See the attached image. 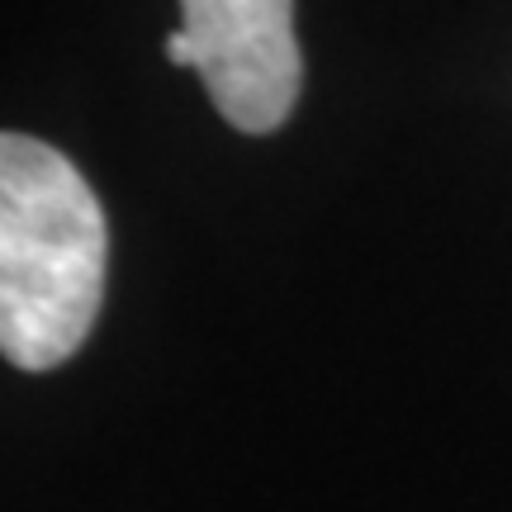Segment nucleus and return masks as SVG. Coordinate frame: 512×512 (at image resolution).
<instances>
[{
  "label": "nucleus",
  "instance_id": "nucleus-3",
  "mask_svg": "<svg viewBox=\"0 0 512 512\" xmlns=\"http://www.w3.org/2000/svg\"><path fill=\"white\" fill-rule=\"evenodd\" d=\"M166 57H171L176 67H190V72H195V43H190V34H185V29L166 34Z\"/></svg>",
  "mask_w": 512,
  "mask_h": 512
},
{
  "label": "nucleus",
  "instance_id": "nucleus-2",
  "mask_svg": "<svg viewBox=\"0 0 512 512\" xmlns=\"http://www.w3.org/2000/svg\"><path fill=\"white\" fill-rule=\"evenodd\" d=\"M181 29L195 43V76L233 128L275 133L294 114L304 86L294 0H181Z\"/></svg>",
  "mask_w": 512,
  "mask_h": 512
},
{
  "label": "nucleus",
  "instance_id": "nucleus-1",
  "mask_svg": "<svg viewBox=\"0 0 512 512\" xmlns=\"http://www.w3.org/2000/svg\"><path fill=\"white\" fill-rule=\"evenodd\" d=\"M105 294V214L57 147L0 138V347L19 370L72 356Z\"/></svg>",
  "mask_w": 512,
  "mask_h": 512
}]
</instances>
